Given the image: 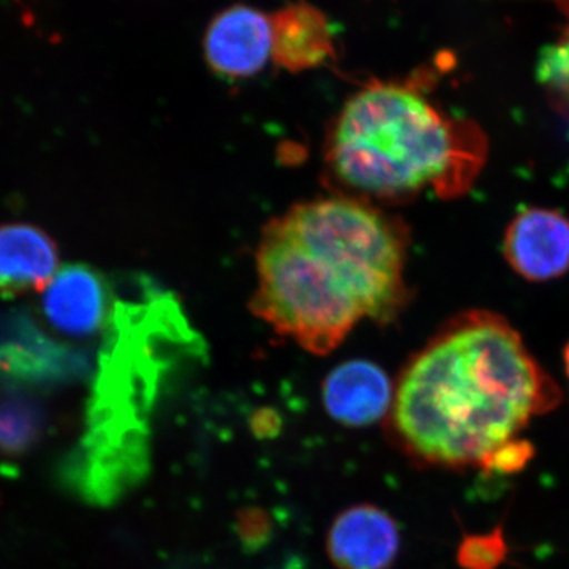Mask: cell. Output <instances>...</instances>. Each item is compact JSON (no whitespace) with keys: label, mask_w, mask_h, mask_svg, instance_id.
<instances>
[{"label":"cell","mask_w":569,"mask_h":569,"mask_svg":"<svg viewBox=\"0 0 569 569\" xmlns=\"http://www.w3.org/2000/svg\"><path fill=\"white\" fill-rule=\"evenodd\" d=\"M561 391L503 317L470 310L408 361L387 417L391 443L418 467L481 468Z\"/></svg>","instance_id":"1"},{"label":"cell","mask_w":569,"mask_h":569,"mask_svg":"<svg viewBox=\"0 0 569 569\" xmlns=\"http://www.w3.org/2000/svg\"><path fill=\"white\" fill-rule=\"evenodd\" d=\"M479 127L452 119L415 84L372 81L340 111L326 141L329 174L358 200L466 192L481 171Z\"/></svg>","instance_id":"2"},{"label":"cell","mask_w":569,"mask_h":569,"mask_svg":"<svg viewBox=\"0 0 569 569\" xmlns=\"http://www.w3.org/2000/svg\"><path fill=\"white\" fill-rule=\"evenodd\" d=\"M254 316L309 353L335 351L366 318L342 266L296 238L280 217L257 250Z\"/></svg>","instance_id":"3"},{"label":"cell","mask_w":569,"mask_h":569,"mask_svg":"<svg viewBox=\"0 0 569 569\" xmlns=\"http://www.w3.org/2000/svg\"><path fill=\"white\" fill-rule=\"evenodd\" d=\"M280 219L302 241L343 266L366 318L389 323L402 312L408 293L407 239L395 219L347 194L296 204Z\"/></svg>","instance_id":"4"},{"label":"cell","mask_w":569,"mask_h":569,"mask_svg":"<svg viewBox=\"0 0 569 569\" xmlns=\"http://www.w3.org/2000/svg\"><path fill=\"white\" fill-rule=\"evenodd\" d=\"M271 20L236 3L217 13L204 32L203 51L213 73L230 80L254 77L271 61Z\"/></svg>","instance_id":"5"},{"label":"cell","mask_w":569,"mask_h":569,"mask_svg":"<svg viewBox=\"0 0 569 569\" xmlns=\"http://www.w3.org/2000/svg\"><path fill=\"white\" fill-rule=\"evenodd\" d=\"M503 253L522 279H559L569 271L568 217L553 209H523L508 224Z\"/></svg>","instance_id":"6"},{"label":"cell","mask_w":569,"mask_h":569,"mask_svg":"<svg viewBox=\"0 0 569 569\" xmlns=\"http://www.w3.org/2000/svg\"><path fill=\"white\" fill-rule=\"evenodd\" d=\"M400 545L396 520L370 503L343 509L332 520L326 537L329 560L337 569H391Z\"/></svg>","instance_id":"7"},{"label":"cell","mask_w":569,"mask_h":569,"mask_svg":"<svg viewBox=\"0 0 569 569\" xmlns=\"http://www.w3.org/2000/svg\"><path fill=\"white\" fill-rule=\"evenodd\" d=\"M321 396L329 418L351 429H362L387 419L395 385L381 367L356 359L337 366L326 377Z\"/></svg>","instance_id":"8"},{"label":"cell","mask_w":569,"mask_h":569,"mask_svg":"<svg viewBox=\"0 0 569 569\" xmlns=\"http://www.w3.org/2000/svg\"><path fill=\"white\" fill-rule=\"evenodd\" d=\"M41 310L52 328L63 335H96L108 317V291L102 276L84 264L59 269L44 288Z\"/></svg>","instance_id":"9"},{"label":"cell","mask_w":569,"mask_h":569,"mask_svg":"<svg viewBox=\"0 0 569 569\" xmlns=\"http://www.w3.org/2000/svg\"><path fill=\"white\" fill-rule=\"evenodd\" d=\"M271 61L290 73L318 69L335 59L336 44L328 17L306 0L269 14Z\"/></svg>","instance_id":"10"},{"label":"cell","mask_w":569,"mask_h":569,"mask_svg":"<svg viewBox=\"0 0 569 569\" xmlns=\"http://www.w3.org/2000/svg\"><path fill=\"white\" fill-rule=\"evenodd\" d=\"M58 271V247L43 230L28 223L0 227V295L41 293Z\"/></svg>","instance_id":"11"},{"label":"cell","mask_w":569,"mask_h":569,"mask_svg":"<svg viewBox=\"0 0 569 569\" xmlns=\"http://www.w3.org/2000/svg\"><path fill=\"white\" fill-rule=\"evenodd\" d=\"M507 556V539L497 529L485 535H467L458 549V563L463 569H497Z\"/></svg>","instance_id":"12"},{"label":"cell","mask_w":569,"mask_h":569,"mask_svg":"<svg viewBox=\"0 0 569 569\" xmlns=\"http://www.w3.org/2000/svg\"><path fill=\"white\" fill-rule=\"evenodd\" d=\"M234 523L239 541L246 549L253 550V552L264 548L274 533L271 516L260 507L239 509Z\"/></svg>","instance_id":"13"},{"label":"cell","mask_w":569,"mask_h":569,"mask_svg":"<svg viewBox=\"0 0 569 569\" xmlns=\"http://www.w3.org/2000/svg\"><path fill=\"white\" fill-rule=\"evenodd\" d=\"M533 458V447L526 440L509 441L493 452L492 456L485 463H482V470L489 471V473L497 475H511L518 473L519 470L527 467Z\"/></svg>","instance_id":"14"},{"label":"cell","mask_w":569,"mask_h":569,"mask_svg":"<svg viewBox=\"0 0 569 569\" xmlns=\"http://www.w3.org/2000/svg\"><path fill=\"white\" fill-rule=\"evenodd\" d=\"M250 430L260 440H271L282 430V418L272 408H260L250 419Z\"/></svg>","instance_id":"15"},{"label":"cell","mask_w":569,"mask_h":569,"mask_svg":"<svg viewBox=\"0 0 569 569\" xmlns=\"http://www.w3.org/2000/svg\"><path fill=\"white\" fill-rule=\"evenodd\" d=\"M563 361H565V373H567V378L569 381V342H568L567 348H565Z\"/></svg>","instance_id":"16"}]
</instances>
